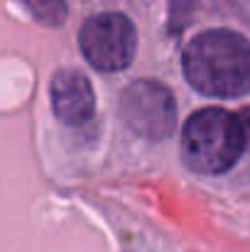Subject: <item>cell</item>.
I'll use <instances>...</instances> for the list:
<instances>
[{
	"label": "cell",
	"mask_w": 250,
	"mask_h": 252,
	"mask_svg": "<svg viewBox=\"0 0 250 252\" xmlns=\"http://www.w3.org/2000/svg\"><path fill=\"white\" fill-rule=\"evenodd\" d=\"M186 81L204 95L241 98L250 93V42L233 30H206L196 34L184 54Z\"/></svg>",
	"instance_id": "cell-1"
},
{
	"label": "cell",
	"mask_w": 250,
	"mask_h": 252,
	"mask_svg": "<svg viewBox=\"0 0 250 252\" xmlns=\"http://www.w3.org/2000/svg\"><path fill=\"white\" fill-rule=\"evenodd\" d=\"M246 132L238 113L223 108L196 110L181 130V157L196 174H223L246 150Z\"/></svg>",
	"instance_id": "cell-2"
},
{
	"label": "cell",
	"mask_w": 250,
	"mask_h": 252,
	"mask_svg": "<svg viewBox=\"0 0 250 252\" xmlns=\"http://www.w3.org/2000/svg\"><path fill=\"white\" fill-rule=\"evenodd\" d=\"M79 47L93 69L115 74L133 64L138 32L130 17H125L123 12H98L83 22Z\"/></svg>",
	"instance_id": "cell-3"
},
{
	"label": "cell",
	"mask_w": 250,
	"mask_h": 252,
	"mask_svg": "<svg viewBox=\"0 0 250 252\" xmlns=\"http://www.w3.org/2000/svg\"><path fill=\"white\" fill-rule=\"evenodd\" d=\"M120 118L145 140H167L177 125L174 95L160 81H133L120 95Z\"/></svg>",
	"instance_id": "cell-4"
},
{
	"label": "cell",
	"mask_w": 250,
	"mask_h": 252,
	"mask_svg": "<svg viewBox=\"0 0 250 252\" xmlns=\"http://www.w3.org/2000/svg\"><path fill=\"white\" fill-rule=\"evenodd\" d=\"M54 115L67 125H83L96 113V93L91 81L76 69H59L49 84Z\"/></svg>",
	"instance_id": "cell-5"
},
{
	"label": "cell",
	"mask_w": 250,
	"mask_h": 252,
	"mask_svg": "<svg viewBox=\"0 0 250 252\" xmlns=\"http://www.w3.org/2000/svg\"><path fill=\"white\" fill-rule=\"evenodd\" d=\"M35 20H39L42 25L47 27H59L64 25L67 15H69V7H67V0H20Z\"/></svg>",
	"instance_id": "cell-6"
},
{
	"label": "cell",
	"mask_w": 250,
	"mask_h": 252,
	"mask_svg": "<svg viewBox=\"0 0 250 252\" xmlns=\"http://www.w3.org/2000/svg\"><path fill=\"white\" fill-rule=\"evenodd\" d=\"M238 118H241V125H243V132H246V145L250 147V105L248 108H241Z\"/></svg>",
	"instance_id": "cell-7"
}]
</instances>
